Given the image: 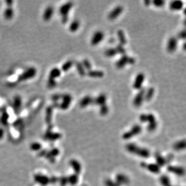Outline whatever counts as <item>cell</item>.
Returning <instances> with one entry per match:
<instances>
[{
	"label": "cell",
	"mask_w": 186,
	"mask_h": 186,
	"mask_svg": "<svg viewBox=\"0 0 186 186\" xmlns=\"http://www.w3.org/2000/svg\"><path fill=\"white\" fill-rule=\"evenodd\" d=\"M106 100H107L106 95L105 94L102 93L99 94L95 98H94L93 104L99 105V106H101L103 105L106 104Z\"/></svg>",
	"instance_id": "cell-13"
},
{
	"label": "cell",
	"mask_w": 186,
	"mask_h": 186,
	"mask_svg": "<svg viewBox=\"0 0 186 186\" xmlns=\"http://www.w3.org/2000/svg\"><path fill=\"white\" fill-rule=\"evenodd\" d=\"M116 49V52L117 54H121L122 55L126 54V50L125 49V48H124V46L120 45V44H118L116 47L115 48Z\"/></svg>",
	"instance_id": "cell-35"
},
{
	"label": "cell",
	"mask_w": 186,
	"mask_h": 186,
	"mask_svg": "<svg viewBox=\"0 0 186 186\" xmlns=\"http://www.w3.org/2000/svg\"><path fill=\"white\" fill-rule=\"evenodd\" d=\"M22 105V100L20 96L17 95L16 96L13 98V106L15 111H18V110L20 109Z\"/></svg>",
	"instance_id": "cell-21"
},
{
	"label": "cell",
	"mask_w": 186,
	"mask_h": 186,
	"mask_svg": "<svg viewBox=\"0 0 186 186\" xmlns=\"http://www.w3.org/2000/svg\"><path fill=\"white\" fill-rule=\"evenodd\" d=\"M136 63V59L133 57L127 55L126 54L122 55L115 63V66L117 69H121L124 68L127 65H133Z\"/></svg>",
	"instance_id": "cell-3"
},
{
	"label": "cell",
	"mask_w": 186,
	"mask_h": 186,
	"mask_svg": "<svg viewBox=\"0 0 186 186\" xmlns=\"http://www.w3.org/2000/svg\"><path fill=\"white\" fill-rule=\"evenodd\" d=\"M155 94V89L152 87H150L147 91H145L144 95V100L149 101L153 97Z\"/></svg>",
	"instance_id": "cell-28"
},
{
	"label": "cell",
	"mask_w": 186,
	"mask_h": 186,
	"mask_svg": "<svg viewBox=\"0 0 186 186\" xmlns=\"http://www.w3.org/2000/svg\"><path fill=\"white\" fill-rule=\"evenodd\" d=\"M105 34L101 31H98L94 33L91 39V43L94 46L100 44L104 39Z\"/></svg>",
	"instance_id": "cell-9"
},
{
	"label": "cell",
	"mask_w": 186,
	"mask_h": 186,
	"mask_svg": "<svg viewBox=\"0 0 186 186\" xmlns=\"http://www.w3.org/2000/svg\"><path fill=\"white\" fill-rule=\"evenodd\" d=\"M80 26V22L78 20H74L69 26V30L71 32L74 33L78 30Z\"/></svg>",
	"instance_id": "cell-25"
},
{
	"label": "cell",
	"mask_w": 186,
	"mask_h": 186,
	"mask_svg": "<svg viewBox=\"0 0 186 186\" xmlns=\"http://www.w3.org/2000/svg\"><path fill=\"white\" fill-rule=\"evenodd\" d=\"M167 170L169 172L180 176L184 175L185 173V169L181 166L169 165L167 168Z\"/></svg>",
	"instance_id": "cell-11"
},
{
	"label": "cell",
	"mask_w": 186,
	"mask_h": 186,
	"mask_svg": "<svg viewBox=\"0 0 186 186\" xmlns=\"http://www.w3.org/2000/svg\"><path fill=\"white\" fill-rule=\"evenodd\" d=\"M142 130V127L139 125H134L131 130L124 133L123 135V138L124 140L130 139L134 136L139 134Z\"/></svg>",
	"instance_id": "cell-4"
},
{
	"label": "cell",
	"mask_w": 186,
	"mask_h": 186,
	"mask_svg": "<svg viewBox=\"0 0 186 186\" xmlns=\"http://www.w3.org/2000/svg\"><path fill=\"white\" fill-rule=\"evenodd\" d=\"M75 66L76 67V69L78 72V73H79V75L81 76V77H84L86 73V71L85 68H84L83 66L82 65L81 62H77L75 63Z\"/></svg>",
	"instance_id": "cell-27"
},
{
	"label": "cell",
	"mask_w": 186,
	"mask_h": 186,
	"mask_svg": "<svg viewBox=\"0 0 186 186\" xmlns=\"http://www.w3.org/2000/svg\"><path fill=\"white\" fill-rule=\"evenodd\" d=\"M104 75L105 73L103 71L98 70H91L88 71L87 73V75L89 77L93 78H101L104 77Z\"/></svg>",
	"instance_id": "cell-18"
},
{
	"label": "cell",
	"mask_w": 186,
	"mask_h": 186,
	"mask_svg": "<svg viewBox=\"0 0 186 186\" xmlns=\"http://www.w3.org/2000/svg\"><path fill=\"white\" fill-rule=\"evenodd\" d=\"M117 34L118 40L119 41V44L124 46L127 44V39L126 38L125 33L123 30H119L117 31Z\"/></svg>",
	"instance_id": "cell-20"
},
{
	"label": "cell",
	"mask_w": 186,
	"mask_h": 186,
	"mask_svg": "<svg viewBox=\"0 0 186 186\" xmlns=\"http://www.w3.org/2000/svg\"><path fill=\"white\" fill-rule=\"evenodd\" d=\"M186 142L185 140H181L175 143L173 145V148L175 151H179L184 150L186 148Z\"/></svg>",
	"instance_id": "cell-26"
},
{
	"label": "cell",
	"mask_w": 186,
	"mask_h": 186,
	"mask_svg": "<svg viewBox=\"0 0 186 186\" xmlns=\"http://www.w3.org/2000/svg\"><path fill=\"white\" fill-rule=\"evenodd\" d=\"M172 186V185H171V186Z\"/></svg>",
	"instance_id": "cell-50"
},
{
	"label": "cell",
	"mask_w": 186,
	"mask_h": 186,
	"mask_svg": "<svg viewBox=\"0 0 186 186\" xmlns=\"http://www.w3.org/2000/svg\"><path fill=\"white\" fill-rule=\"evenodd\" d=\"M14 16V11L12 7H7L4 11V18L7 20H11Z\"/></svg>",
	"instance_id": "cell-24"
},
{
	"label": "cell",
	"mask_w": 186,
	"mask_h": 186,
	"mask_svg": "<svg viewBox=\"0 0 186 186\" xmlns=\"http://www.w3.org/2000/svg\"><path fill=\"white\" fill-rule=\"evenodd\" d=\"M186 33L185 30L181 31L178 34V38L181 39H184L186 38Z\"/></svg>",
	"instance_id": "cell-44"
},
{
	"label": "cell",
	"mask_w": 186,
	"mask_h": 186,
	"mask_svg": "<svg viewBox=\"0 0 186 186\" xmlns=\"http://www.w3.org/2000/svg\"><path fill=\"white\" fill-rule=\"evenodd\" d=\"M70 164L72 167L74 171L76 174H79L81 171V166L80 163L76 160H72L70 161Z\"/></svg>",
	"instance_id": "cell-29"
},
{
	"label": "cell",
	"mask_w": 186,
	"mask_h": 186,
	"mask_svg": "<svg viewBox=\"0 0 186 186\" xmlns=\"http://www.w3.org/2000/svg\"><path fill=\"white\" fill-rule=\"evenodd\" d=\"M139 119L141 122L142 123H146L147 122V114H142L139 117Z\"/></svg>",
	"instance_id": "cell-43"
},
{
	"label": "cell",
	"mask_w": 186,
	"mask_h": 186,
	"mask_svg": "<svg viewBox=\"0 0 186 186\" xmlns=\"http://www.w3.org/2000/svg\"><path fill=\"white\" fill-rule=\"evenodd\" d=\"M61 97H62V94H55L52 96L51 99L53 102L57 103L58 100L61 99Z\"/></svg>",
	"instance_id": "cell-42"
},
{
	"label": "cell",
	"mask_w": 186,
	"mask_h": 186,
	"mask_svg": "<svg viewBox=\"0 0 186 186\" xmlns=\"http://www.w3.org/2000/svg\"><path fill=\"white\" fill-rule=\"evenodd\" d=\"M174 158V156L172 154H169L165 158V162H166V163H169L171 162L172 161V160Z\"/></svg>",
	"instance_id": "cell-45"
},
{
	"label": "cell",
	"mask_w": 186,
	"mask_h": 186,
	"mask_svg": "<svg viewBox=\"0 0 186 186\" xmlns=\"http://www.w3.org/2000/svg\"><path fill=\"white\" fill-rule=\"evenodd\" d=\"M94 98L90 95H86L82 98L80 101L79 105L82 108H85L89 105L93 104Z\"/></svg>",
	"instance_id": "cell-16"
},
{
	"label": "cell",
	"mask_w": 186,
	"mask_h": 186,
	"mask_svg": "<svg viewBox=\"0 0 186 186\" xmlns=\"http://www.w3.org/2000/svg\"><path fill=\"white\" fill-rule=\"evenodd\" d=\"M155 158L156 161V164L160 167H162L166 164L165 159L159 152H156L155 154Z\"/></svg>",
	"instance_id": "cell-23"
},
{
	"label": "cell",
	"mask_w": 186,
	"mask_h": 186,
	"mask_svg": "<svg viewBox=\"0 0 186 186\" xmlns=\"http://www.w3.org/2000/svg\"><path fill=\"white\" fill-rule=\"evenodd\" d=\"M145 91V89L142 87L141 89L139 90V92L135 96L133 101V104L135 107L139 108L143 104V103L144 100V95Z\"/></svg>",
	"instance_id": "cell-5"
},
{
	"label": "cell",
	"mask_w": 186,
	"mask_h": 186,
	"mask_svg": "<svg viewBox=\"0 0 186 186\" xmlns=\"http://www.w3.org/2000/svg\"><path fill=\"white\" fill-rule=\"evenodd\" d=\"M147 122H148L149 124L156 122V118L152 114L150 113V114H147Z\"/></svg>",
	"instance_id": "cell-41"
},
{
	"label": "cell",
	"mask_w": 186,
	"mask_h": 186,
	"mask_svg": "<svg viewBox=\"0 0 186 186\" xmlns=\"http://www.w3.org/2000/svg\"><path fill=\"white\" fill-rule=\"evenodd\" d=\"M123 11V7L122 6H117L111 12L109 13L108 15V18L111 20L116 19L119 15H121Z\"/></svg>",
	"instance_id": "cell-12"
},
{
	"label": "cell",
	"mask_w": 186,
	"mask_h": 186,
	"mask_svg": "<svg viewBox=\"0 0 186 186\" xmlns=\"http://www.w3.org/2000/svg\"><path fill=\"white\" fill-rule=\"evenodd\" d=\"M153 5L157 7H161L164 5L165 1L163 0H154L152 2Z\"/></svg>",
	"instance_id": "cell-38"
},
{
	"label": "cell",
	"mask_w": 186,
	"mask_h": 186,
	"mask_svg": "<svg viewBox=\"0 0 186 186\" xmlns=\"http://www.w3.org/2000/svg\"><path fill=\"white\" fill-rule=\"evenodd\" d=\"M53 12H54V9L53 7H52L51 6H48L44 12V13L43 15V20L46 22L50 21L53 16Z\"/></svg>",
	"instance_id": "cell-15"
},
{
	"label": "cell",
	"mask_w": 186,
	"mask_h": 186,
	"mask_svg": "<svg viewBox=\"0 0 186 186\" xmlns=\"http://www.w3.org/2000/svg\"><path fill=\"white\" fill-rule=\"evenodd\" d=\"M146 168L149 171L154 174H159L160 172V167L156 163H150L147 164Z\"/></svg>",
	"instance_id": "cell-22"
},
{
	"label": "cell",
	"mask_w": 186,
	"mask_h": 186,
	"mask_svg": "<svg viewBox=\"0 0 186 186\" xmlns=\"http://www.w3.org/2000/svg\"><path fill=\"white\" fill-rule=\"evenodd\" d=\"M81 63L85 69L87 70V71H90L92 70V64L88 59H86V58L84 59Z\"/></svg>",
	"instance_id": "cell-33"
},
{
	"label": "cell",
	"mask_w": 186,
	"mask_h": 186,
	"mask_svg": "<svg viewBox=\"0 0 186 186\" xmlns=\"http://www.w3.org/2000/svg\"><path fill=\"white\" fill-rule=\"evenodd\" d=\"M57 85V82L56 81V80L48 78V81H47V86L48 87V88L50 89H53Z\"/></svg>",
	"instance_id": "cell-36"
},
{
	"label": "cell",
	"mask_w": 186,
	"mask_h": 186,
	"mask_svg": "<svg viewBox=\"0 0 186 186\" xmlns=\"http://www.w3.org/2000/svg\"><path fill=\"white\" fill-rule=\"evenodd\" d=\"M178 46V40L175 37H171L168 41L166 49L170 53H173L176 50Z\"/></svg>",
	"instance_id": "cell-10"
},
{
	"label": "cell",
	"mask_w": 186,
	"mask_h": 186,
	"mask_svg": "<svg viewBox=\"0 0 186 186\" xmlns=\"http://www.w3.org/2000/svg\"><path fill=\"white\" fill-rule=\"evenodd\" d=\"M62 73L61 70L57 67H54L51 70L49 75V78L55 80L57 78H59Z\"/></svg>",
	"instance_id": "cell-19"
},
{
	"label": "cell",
	"mask_w": 186,
	"mask_h": 186,
	"mask_svg": "<svg viewBox=\"0 0 186 186\" xmlns=\"http://www.w3.org/2000/svg\"><path fill=\"white\" fill-rule=\"evenodd\" d=\"M68 17H62V23L63 24H66L68 22Z\"/></svg>",
	"instance_id": "cell-47"
},
{
	"label": "cell",
	"mask_w": 186,
	"mask_h": 186,
	"mask_svg": "<svg viewBox=\"0 0 186 186\" xmlns=\"http://www.w3.org/2000/svg\"><path fill=\"white\" fill-rule=\"evenodd\" d=\"M147 165V164L146 163L144 162H142L141 163V166H142L143 168H146Z\"/></svg>",
	"instance_id": "cell-49"
},
{
	"label": "cell",
	"mask_w": 186,
	"mask_h": 186,
	"mask_svg": "<svg viewBox=\"0 0 186 186\" xmlns=\"http://www.w3.org/2000/svg\"><path fill=\"white\" fill-rule=\"evenodd\" d=\"M160 182L163 186H170L171 185L170 179L167 175H162L160 178Z\"/></svg>",
	"instance_id": "cell-32"
},
{
	"label": "cell",
	"mask_w": 186,
	"mask_h": 186,
	"mask_svg": "<svg viewBox=\"0 0 186 186\" xmlns=\"http://www.w3.org/2000/svg\"><path fill=\"white\" fill-rule=\"evenodd\" d=\"M78 181V177L77 175L74 174L70 176L69 178V182L72 185H75L77 184Z\"/></svg>",
	"instance_id": "cell-37"
},
{
	"label": "cell",
	"mask_w": 186,
	"mask_h": 186,
	"mask_svg": "<svg viewBox=\"0 0 186 186\" xmlns=\"http://www.w3.org/2000/svg\"><path fill=\"white\" fill-rule=\"evenodd\" d=\"M126 148L130 153L135 154L143 158H148L151 155V153L148 150L140 147L134 143H128L126 146Z\"/></svg>",
	"instance_id": "cell-1"
},
{
	"label": "cell",
	"mask_w": 186,
	"mask_h": 186,
	"mask_svg": "<svg viewBox=\"0 0 186 186\" xmlns=\"http://www.w3.org/2000/svg\"><path fill=\"white\" fill-rule=\"evenodd\" d=\"M73 6V3L72 2H68L62 5L59 10L61 17H68L69 12L72 8Z\"/></svg>",
	"instance_id": "cell-7"
},
{
	"label": "cell",
	"mask_w": 186,
	"mask_h": 186,
	"mask_svg": "<svg viewBox=\"0 0 186 186\" xmlns=\"http://www.w3.org/2000/svg\"><path fill=\"white\" fill-rule=\"evenodd\" d=\"M37 74V69L34 67H30L20 74L17 78V81H26L34 78Z\"/></svg>",
	"instance_id": "cell-2"
},
{
	"label": "cell",
	"mask_w": 186,
	"mask_h": 186,
	"mask_svg": "<svg viewBox=\"0 0 186 186\" xmlns=\"http://www.w3.org/2000/svg\"><path fill=\"white\" fill-rule=\"evenodd\" d=\"M145 75L143 73H139L135 78L134 83L133 84V87L134 89L140 90L142 88V85L145 80Z\"/></svg>",
	"instance_id": "cell-8"
},
{
	"label": "cell",
	"mask_w": 186,
	"mask_h": 186,
	"mask_svg": "<svg viewBox=\"0 0 186 186\" xmlns=\"http://www.w3.org/2000/svg\"><path fill=\"white\" fill-rule=\"evenodd\" d=\"M183 5L184 3L181 1H173L170 4V8L173 11H180L183 8Z\"/></svg>",
	"instance_id": "cell-17"
},
{
	"label": "cell",
	"mask_w": 186,
	"mask_h": 186,
	"mask_svg": "<svg viewBox=\"0 0 186 186\" xmlns=\"http://www.w3.org/2000/svg\"><path fill=\"white\" fill-rule=\"evenodd\" d=\"M157 122H155L154 123H151V124H149L147 127V129L148 131L152 132L154 131V130H156V129L157 127Z\"/></svg>",
	"instance_id": "cell-40"
},
{
	"label": "cell",
	"mask_w": 186,
	"mask_h": 186,
	"mask_svg": "<svg viewBox=\"0 0 186 186\" xmlns=\"http://www.w3.org/2000/svg\"><path fill=\"white\" fill-rule=\"evenodd\" d=\"M105 186H119L116 182L110 179H106L105 181Z\"/></svg>",
	"instance_id": "cell-39"
},
{
	"label": "cell",
	"mask_w": 186,
	"mask_h": 186,
	"mask_svg": "<svg viewBox=\"0 0 186 186\" xmlns=\"http://www.w3.org/2000/svg\"><path fill=\"white\" fill-rule=\"evenodd\" d=\"M117 52L115 48H110L105 52V55L108 58H113L117 55Z\"/></svg>",
	"instance_id": "cell-31"
},
{
	"label": "cell",
	"mask_w": 186,
	"mask_h": 186,
	"mask_svg": "<svg viewBox=\"0 0 186 186\" xmlns=\"http://www.w3.org/2000/svg\"><path fill=\"white\" fill-rule=\"evenodd\" d=\"M109 111V108L108 105L106 104L100 106V108L99 110V113L102 116L106 115Z\"/></svg>",
	"instance_id": "cell-34"
},
{
	"label": "cell",
	"mask_w": 186,
	"mask_h": 186,
	"mask_svg": "<svg viewBox=\"0 0 186 186\" xmlns=\"http://www.w3.org/2000/svg\"><path fill=\"white\" fill-rule=\"evenodd\" d=\"M74 64H75V63L72 60H68L66 61L62 66V67H61L62 71L64 72L68 71L70 68H71V67L73 66Z\"/></svg>",
	"instance_id": "cell-30"
},
{
	"label": "cell",
	"mask_w": 186,
	"mask_h": 186,
	"mask_svg": "<svg viewBox=\"0 0 186 186\" xmlns=\"http://www.w3.org/2000/svg\"><path fill=\"white\" fill-rule=\"evenodd\" d=\"M5 3L7 7H12V6L13 5V1L12 0H7L5 1Z\"/></svg>",
	"instance_id": "cell-46"
},
{
	"label": "cell",
	"mask_w": 186,
	"mask_h": 186,
	"mask_svg": "<svg viewBox=\"0 0 186 186\" xmlns=\"http://www.w3.org/2000/svg\"><path fill=\"white\" fill-rule=\"evenodd\" d=\"M61 99L62 100V101L59 105V107L61 109L66 110L69 108L71 104L72 100V97L69 94H62Z\"/></svg>",
	"instance_id": "cell-6"
},
{
	"label": "cell",
	"mask_w": 186,
	"mask_h": 186,
	"mask_svg": "<svg viewBox=\"0 0 186 186\" xmlns=\"http://www.w3.org/2000/svg\"><path fill=\"white\" fill-rule=\"evenodd\" d=\"M151 1H150V0H145V1H144V5H145L146 6H149L151 4Z\"/></svg>",
	"instance_id": "cell-48"
},
{
	"label": "cell",
	"mask_w": 186,
	"mask_h": 186,
	"mask_svg": "<svg viewBox=\"0 0 186 186\" xmlns=\"http://www.w3.org/2000/svg\"><path fill=\"white\" fill-rule=\"evenodd\" d=\"M115 182L120 186L123 185H128L130 182V180L128 177L125 175L118 174L115 177Z\"/></svg>",
	"instance_id": "cell-14"
}]
</instances>
